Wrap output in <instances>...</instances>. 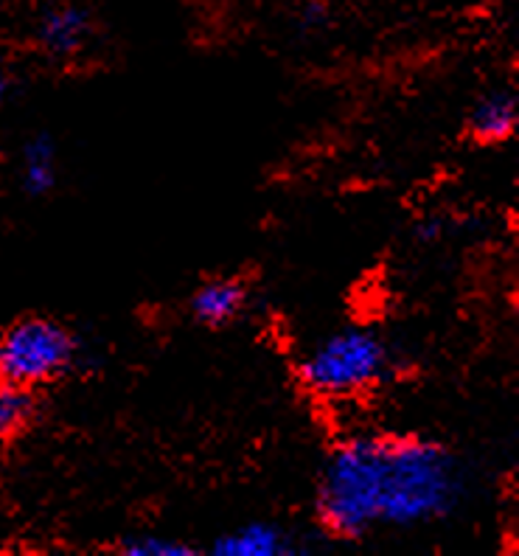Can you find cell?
<instances>
[{"label":"cell","mask_w":519,"mask_h":556,"mask_svg":"<svg viewBox=\"0 0 519 556\" xmlns=\"http://www.w3.org/2000/svg\"><path fill=\"white\" fill-rule=\"evenodd\" d=\"M464 497V472L441 444L398 435H357L334 447L320 476L317 515L331 534L359 536L450 515Z\"/></svg>","instance_id":"1"},{"label":"cell","mask_w":519,"mask_h":556,"mask_svg":"<svg viewBox=\"0 0 519 556\" xmlns=\"http://www.w3.org/2000/svg\"><path fill=\"white\" fill-rule=\"evenodd\" d=\"M393 368L391 349L371 329H343L309 349L298 374L320 396H357L388 380Z\"/></svg>","instance_id":"2"},{"label":"cell","mask_w":519,"mask_h":556,"mask_svg":"<svg viewBox=\"0 0 519 556\" xmlns=\"http://www.w3.org/2000/svg\"><path fill=\"white\" fill-rule=\"evenodd\" d=\"M76 338L56 320L26 318L0 334V380L35 388L68 371L76 359Z\"/></svg>","instance_id":"3"},{"label":"cell","mask_w":519,"mask_h":556,"mask_svg":"<svg viewBox=\"0 0 519 556\" xmlns=\"http://www.w3.org/2000/svg\"><path fill=\"white\" fill-rule=\"evenodd\" d=\"M90 35L88 14L79 7H54L48 9L37 23V37L48 54L71 56L76 54Z\"/></svg>","instance_id":"4"},{"label":"cell","mask_w":519,"mask_h":556,"mask_svg":"<svg viewBox=\"0 0 519 556\" xmlns=\"http://www.w3.org/2000/svg\"><path fill=\"white\" fill-rule=\"evenodd\" d=\"M290 551L287 534L270 522H250L214 545L216 556H283Z\"/></svg>","instance_id":"5"},{"label":"cell","mask_w":519,"mask_h":556,"mask_svg":"<svg viewBox=\"0 0 519 556\" xmlns=\"http://www.w3.org/2000/svg\"><path fill=\"white\" fill-rule=\"evenodd\" d=\"M244 299L248 295H244V287L237 278H216V281H208L194 292L191 309L203 324L223 326L242 313Z\"/></svg>","instance_id":"6"},{"label":"cell","mask_w":519,"mask_h":556,"mask_svg":"<svg viewBox=\"0 0 519 556\" xmlns=\"http://www.w3.org/2000/svg\"><path fill=\"white\" fill-rule=\"evenodd\" d=\"M519 110L517 96L511 93H494L474 108L472 113V132L480 141L497 143L506 141L517 132Z\"/></svg>","instance_id":"7"},{"label":"cell","mask_w":519,"mask_h":556,"mask_svg":"<svg viewBox=\"0 0 519 556\" xmlns=\"http://www.w3.org/2000/svg\"><path fill=\"white\" fill-rule=\"evenodd\" d=\"M56 180V150L48 138H35L23 150V186L28 194H46Z\"/></svg>","instance_id":"8"},{"label":"cell","mask_w":519,"mask_h":556,"mask_svg":"<svg viewBox=\"0 0 519 556\" xmlns=\"http://www.w3.org/2000/svg\"><path fill=\"white\" fill-rule=\"evenodd\" d=\"M35 416V396L31 388L14 386V382L0 380V441L12 439L21 433Z\"/></svg>","instance_id":"9"},{"label":"cell","mask_w":519,"mask_h":556,"mask_svg":"<svg viewBox=\"0 0 519 556\" xmlns=\"http://www.w3.org/2000/svg\"><path fill=\"white\" fill-rule=\"evenodd\" d=\"M124 554L127 556H189L191 551L177 540H166V536H132L124 543Z\"/></svg>","instance_id":"10"},{"label":"cell","mask_w":519,"mask_h":556,"mask_svg":"<svg viewBox=\"0 0 519 556\" xmlns=\"http://www.w3.org/2000/svg\"><path fill=\"white\" fill-rule=\"evenodd\" d=\"M7 90H9V74H7V68L0 65V102L7 99Z\"/></svg>","instance_id":"11"}]
</instances>
